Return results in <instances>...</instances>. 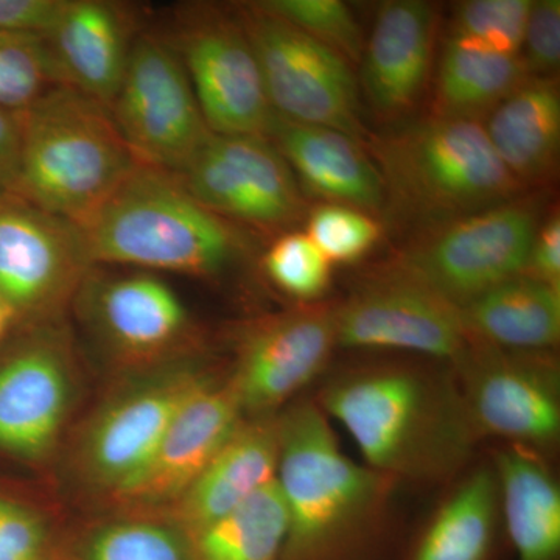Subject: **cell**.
Here are the masks:
<instances>
[{
  "mask_svg": "<svg viewBox=\"0 0 560 560\" xmlns=\"http://www.w3.org/2000/svg\"><path fill=\"white\" fill-rule=\"evenodd\" d=\"M256 3L337 51L350 65H360L366 40L355 14L341 0H264Z\"/></svg>",
  "mask_w": 560,
  "mask_h": 560,
  "instance_id": "32",
  "label": "cell"
},
{
  "mask_svg": "<svg viewBox=\"0 0 560 560\" xmlns=\"http://www.w3.org/2000/svg\"><path fill=\"white\" fill-rule=\"evenodd\" d=\"M92 268L75 224L0 194V300L14 319L60 311Z\"/></svg>",
  "mask_w": 560,
  "mask_h": 560,
  "instance_id": "13",
  "label": "cell"
},
{
  "mask_svg": "<svg viewBox=\"0 0 560 560\" xmlns=\"http://www.w3.org/2000/svg\"><path fill=\"white\" fill-rule=\"evenodd\" d=\"M278 416L243 418L189 489L150 517L171 523L184 539L226 517L276 481Z\"/></svg>",
  "mask_w": 560,
  "mask_h": 560,
  "instance_id": "20",
  "label": "cell"
},
{
  "mask_svg": "<svg viewBox=\"0 0 560 560\" xmlns=\"http://www.w3.org/2000/svg\"><path fill=\"white\" fill-rule=\"evenodd\" d=\"M267 138L302 189L329 205L381 212V173L364 143L345 132L276 116Z\"/></svg>",
  "mask_w": 560,
  "mask_h": 560,
  "instance_id": "22",
  "label": "cell"
},
{
  "mask_svg": "<svg viewBox=\"0 0 560 560\" xmlns=\"http://www.w3.org/2000/svg\"><path fill=\"white\" fill-rule=\"evenodd\" d=\"M86 323L120 359L154 364L178 355L190 331L186 305L150 272L91 275L80 285Z\"/></svg>",
  "mask_w": 560,
  "mask_h": 560,
  "instance_id": "18",
  "label": "cell"
},
{
  "mask_svg": "<svg viewBox=\"0 0 560 560\" xmlns=\"http://www.w3.org/2000/svg\"><path fill=\"white\" fill-rule=\"evenodd\" d=\"M486 136L523 190L555 176L560 149V92L555 77H530L486 117Z\"/></svg>",
  "mask_w": 560,
  "mask_h": 560,
  "instance_id": "23",
  "label": "cell"
},
{
  "mask_svg": "<svg viewBox=\"0 0 560 560\" xmlns=\"http://www.w3.org/2000/svg\"><path fill=\"white\" fill-rule=\"evenodd\" d=\"M523 61L530 77H555L560 62V0H536L530 3Z\"/></svg>",
  "mask_w": 560,
  "mask_h": 560,
  "instance_id": "36",
  "label": "cell"
},
{
  "mask_svg": "<svg viewBox=\"0 0 560 560\" xmlns=\"http://www.w3.org/2000/svg\"><path fill=\"white\" fill-rule=\"evenodd\" d=\"M459 394L480 434L517 445H548L560 433L559 372L544 352L469 341L455 361Z\"/></svg>",
  "mask_w": 560,
  "mask_h": 560,
  "instance_id": "11",
  "label": "cell"
},
{
  "mask_svg": "<svg viewBox=\"0 0 560 560\" xmlns=\"http://www.w3.org/2000/svg\"><path fill=\"white\" fill-rule=\"evenodd\" d=\"M268 278L301 304H313L331 283V264L305 232L280 234L264 256Z\"/></svg>",
  "mask_w": 560,
  "mask_h": 560,
  "instance_id": "33",
  "label": "cell"
},
{
  "mask_svg": "<svg viewBox=\"0 0 560 560\" xmlns=\"http://www.w3.org/2000/svg\"><path fill=\"white\" fill-rule=\"evenodd\" d=\"M21 151V114L0 109V194H11Z\"/></svg>",
  "mask_w": 560,
  "mask_h": 560,
  "instance_id": "39",
  "label": "cell"
},
{
  "mask_svg": "<svg viewBox=\"0 0 560 560\" xmlns=\"http://www.w3.org/2000/svg\"><path fill=\"white\" fill-rule=\"evenodd\" d=\"M533 0H467L448 25L447 40L464 49L493 55H521Z\"/></svg>",
  "mask_w": 560,
  "mask_h": 560,
  "instance_id": "31",
  "label": "cell"
},
{
  "mask_svg": "<svg viewBox=\"0 0 560 560\" xmlns=\"http://www.w3.org/2000/svg\"><path fill=\"white\" fill-rule=\"evenodd\" d=\"M66 0H0V31L47 39Z\"/></svg>",
  "mask_w": 560,
  "mask_h": 560,
  "instance_id": "37",
  "label": "cell"
},
{
  "mask_svg": "<svg viewBox=\"0 0 560 560\" xmlns=\"http://www.w3.org/2000/svg\"><path fill=\"white\" fill-rule=\"evenodd\" d=\"M493 471L515 560H559L560 490L550 470L525 445H512Z\"/></svg>",
  "mask_w": 560,
  "mask_h": 560,
  "instance_id": "25",
  "label": "cell"
},
{
  "mask_svg": "<svg viewBox=\"0 0 560 560\" xmlns=\"http://www.w3.org/2000/svg\"><path fill=\"white\" fill-rule=\"evenodd\" d=\"M92 267L120 265L212 278L245 250L237 228L172 173L136 165L83 226Z\"/></svg>",
  "mask_w": 560,
  "mask_h": 560,
  "instance_id": "4",
  "label": "cell"
},
{
  "mask_svg": "<svg viewBox=\"0 0 560 560\" xmlns=\"http://www.w3.org/2000/svg\"><path fill=\"white\" fill-rule=\"evenodd\" d=\"M320 408L389 480L445 477L466 463L478 438L455 383L407 368L341 378L324 390Z\"/></svg>",
  "mask_w": 560,
  "mask_h": 560,
  "instance_id": "1",
  "label": "cell"
},
{
  "mask_svg": "<svg viewBox=\"0 0 560 560\" xmlns=\"http://www.w3.org/2000/svg\"><path fill=\"white\" fill-rule=\"evenodd\" d=\"M469 341L545 352L560 340V289L515 276L459 308Z\"/></svg>",
  "mask_w": 560,
  "mask_h": 560,
  "instance_id": "24",
  "label": "cell"
},
{
  "mask_svg": "<svg viewBox=\"0 0 560 560\" xmlns=\"http://www.w3.org/2000/svg\"><path fill=\"white\" fill-rule=\"evenodd\" d=\"M540 223L539 200L518 195L419 232L390 268L460 308L523 275Z\"/></svg>",
  "mask_w": 560,
  "mask_h": 560,
  "instance_id": "6",
  "label": "cell"
},
{
  "mask_svg": "<svg viewBox=\"0 0 560 560\" xmlns=\"http://www.w3.org/2000/svg\"><path fill=\"white\" fill-rule=\"evenodd\" d=\"M213 378L189 357L151 364L106 400L81 434L77 460L84 480L109 495L116 492L149 459L184 405Z\"/></svg>",
  "mask_w": 560,
  "mask_h": 560,
  "instance_id": "9",
  "label": "cell"
},
{
  "mask_svg": "<svg viewBox=\"0 0 560 560\" xmlns=\"http://www.w3.org/2000/svg\"><path fill=\"white\" fill-rule=\"evenodd\" d=\"M278 420L276 482L287 511L282 560H360L389 478L350 459L313 401L293 405Z\"/></svg>",
  "mask_w": 560,
  "mask_h": 560,
  "instance_id": "2",
  "label": "cell"
},
{
  "mask_svg": "<svg viewBox=\"0 0 560 560\" xmlns=\"http://www.w3.org/2000/svg\"><path fill=\"white\" fill-rule=\"evenodd\" d=\"M14 316L10 308L7 307L5 302L0 300V341L5 337L7 330L10 329L11 323H13Z\"/></svg>",
  "mask_w": 560,
  "mask_h": 560,
  "instance_id": "40",
  "label": "cell"
},
{
  "mask_svg": "<svg viewBox=\"0 0 560 560\" xmlns=\"http://www.w3.org/2000/svg\"><path fill=\"white\" fill-rule=\"evenodd\" d=\"M237 14L256 51L276 116L331 128L366 143L370 135L361 117L352 65L256 2L241 7Z\"/></svg>",
  "mask_w": 560,
  "mask_h": 560,
  "instance_id": "7",
  "label": "cell"
},
{
  "mask_svg": "<svg viewBox=\"0 0 560 560\" xmlns=\"http://www.w3.org/2000/svg\"><path fill=\"white\" fill-rule=\"evenodd\" d=\"M136 165L109 108L72 88H51L21 113L11 195L80 228Z\"/></svg>",
  "mask_w": 560,
  "mask_h": 560,
  "instance_id": "5",
  "label": "cell"
},
{
  "mask_svg": "<svg viewBox=\"0 0 560 560\" xmlns=\"http://www.w3.org/2000/svg\"><path fill=\"white\" fill-rule=\"evenodd\" d=\"M335 320L340 348L407 350L455 363L469 345L459 308L393 268L335 307Z\"/></svg>",
  "mask_w": 560,
  "mask_h": 560,
  "instance_id": "14",
  "label": "cell"
},
{
  "mask_svg": "<svg viewBox=\"0 0 560 560\" xmlns=\"http://www.w3.org/2000/svg\"><path fill=\"white\" fill-rule=\"evenodd\" d=\"M438 10L423 0H390L378 9L361 57V90L378 119L399 120L429 86Z\"/></svg>",
  "mask_w": 560,
  "mask_h": 560,
  "instance_id": "19",
  "label": "cell"
},
{
  "mask_svg": "<svg viewBox=\"0 0 560 560\" xmlns=\"http://www.w3.org/2000/svg\"><path fill=\"white\" fill-rule=\"evenodd\" d=\"M243 411L228 382H209L198 390L165 431L138 471L110 499L131 515H158L190 488L238 423Z\"/></svg>",
  "mask_w": 560,
  "mask_h": 560,
  "instance_id": "17",
  "label": "cell"
},
{
  "mask_svg": "<svg viewBox=\"0 0 560 560\" xmlns=\"http://www.w3.org/2000/svg\"><path fill=\"white\" fill-rule=\"evenodd\" d=\"M65 86L46 39L0 31V109L21 114Z\"/></svg>",
  "mask_w": 560,
  "mask_h": 560,
  "instance_id": "29",
  "label": "cell"
},
{
  "mask_svg": "<svg viewBox=\"0 0 560 560\" xmlns=\"http://www.w3.org/2000/svg\"><path fill=\"white\" fill-rule=\"evenodd\" d=\"M81 560H186V539L161 518L127 514L92 530Z\"/></svg>",
  "mask_w": 560,
  "mask_h": 560,
  "instance_id": "30",
  "label": "cell"
},
{
  "mask_svg": "<svg viewBox=\"0 0 560 560\" xmlns=\"http://www.w3.org/2000/svg\"><path fill=\"white\" fill-rule=\"evenodd\" d=\"M523 275L560 289V217L551 213L541 221L530 245Z\"/></svg>",
  "mask_w": 560,
  "mask_h": 560,
  "instance_id": "38",
  "label": "cell"
},
{
  "mask_svg": "<svg viewBox=\"0 0 560 560\" xmlns=\"http://www.w3.org/2000/svg\"><path fill=\"white\" fill-rule=\"evenodd\" d=\"M213 135L265 136L275 110L253 44L238 14L217 7H190L171 38Z\"/></svg>",
  "mask_w": 560,
  "mask_h": 560,
  "instance_id": "10",
  "label": "cell"
},
{
  "mask_svg": "<svg viewBox=\"0 0 560 560\" xmlns=\"http://www.w3.org/2000/svg\"><path fill=\"white\" fill-rule=\"evenodd\" d=\"M305 234L331 265L355 264L378 245L383 228L370 212L324 202L308 213Z\"/></svg>",
  "mask_w": 560,
  "mask_h": 560,
  "instance_id": "34",
  "label": "cell"
},
{
  "mask_svg": "<svg viewBox=\"0 0 560 560\" xmlns=\"http://www.w3.org/2000/svg\"><path fill=\"white\" fill-rule=\"evenodd\" d=\"M529 79L522 55L481 54L445 40L431 116L480 121Z\"/></svg>",
  "mask_w": 560,
  "mask_h": 560,
  "instance_id": "26",
  "label": "cell"
},
{
  "mask_svg": "<svg viewBox=\"0 0 560 560\" xmlns=\"http://www.w3.org/2000/svg\"><path fill=\"white\" fill-rule=\"evenodd\" d=\"M287 511L278 482L186 539V560H282Z\"/></svg>",
  "mask_w": 560,
  "mask_h": 560,
  "instance_id": "28",
  "label": "cell"
},
{
  "mask_svg": "<svg viewBox=\"0 0 560 560\" xmlns=\"http://www.w3.org/2000/svg\"><path fill=\"white\" fill-rule=\"evenodd\" d=\"M0 560H61L46 518L5 495H0Z\"/></svg>",
  "mask_w": 560,
  "mask_h": 560,
  "instance_id": "35",
  "label": "cell"
},
{
  "mask_svg": "<svg viewBox=\"0 0 560 560\" xmlns=\"http://www.w3.org/2000/svg\"><path fill=\"white\" fill-rule=\"evenodd\" d=\"M335 348L331 305L302 304L250 324L238 340L230 377L243 416L275 415L324 370Z\"/></svg>",
  "mask_w": 560,
  "mask_h": 560,
  "instance_id": "15",
  "label": "cell"
},
{
  "mask_svg": "<svg viewBox=\"0 0 560 560\" xmlns=\"http://www.w3.org/2000/svg\"><path fill=\"white\" fill-rule=\"evenodd\" d=\"M175 176L191 197L228 221L289 230L304 215L300 184L265 136L212 132Z\"/></svg>",
  "mask_w": 560,
  "mask_h": 560,
  "instance_id": "12",
  "label": "cell"
},
{
  "mask_svg": "<svg viewBox=\"0 0 560 560\" xmlns=\"http://www.w3.org/2000/svg\"><path fill=\"white\" fill-rule=\"evenodd\" d=\"M109 110L136 162L172 175H178L212 135L183 61L160 33L136 35Z\"/></svg>",
  "mask_w": 560,
  "mask_h": 560,
  "instance_id": "8",
  "label": "cell"
},
{
  "mask_svg": "<svg viewBox=\"0 0 560 560\" xmlns=\"http://www.w3.org/2000/svg\"><path fill=\"white\" fill-rule=\"evenodd\" d=\"M381 173L383 210L400 226L429 231L522 195L480 121L429 119L368 138Z\"/></svg>",
  "mask_w": 560,
  "mask_h": 560,
  "instance_id": "3",
  "label": "cell"
},
{
  "mask_svg": "<svg viewBox=\"0 0 560 560\" xmlns=\"http://www.w3.org/2000/svg\"><path fill=\"white\" fill-rule=\"evenodd\" d=\"M136 35L127 7L108 0H66L46 40L65 86L110 108Z\"/></svg>",
  "mask_w": 560,
  "mask_h": 560,
  "instance_id": "21",
  "label": "cell"
},
{
  "mask_svg": "<svg viewBox=\"0 0 560 560\" xmlns=\"http://www.w3.org/2000/svg\"><path fill=\"white\" fill-rule=\"evenodd\" d=\"M499 506L495 471H474L434 514L407 560H492Z\"/></svg>",
  "mask_w": 560,
  "mask_h": 560,
  "instance_id": "27",
  "label": "cell"
},
{
  "mask_svg": "<svg viewBox=\"0 0 560 560\" xmlns=\"http://www.w3.org/2000/svg\"><path fill=\"white\" fill-rule=\"evenodd\" d=\"M66 341L50 327L22 337L0 359V452L40 463L57 447L72 401Z\"/></svg>",
  "mask_w": 560,
  "mask_h": 560,
  "instance_id": "16",
  "label": "cell"
}]
</instances>
